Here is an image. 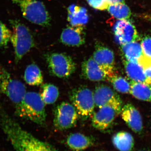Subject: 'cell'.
<instances>
[{"instance_id": "1", "label": "cell", "mask_w": 151, "mask_h": 151, "mask_svg": "<svg viewBox=\"0 0 151 151\" xmlns=\"http://www.w3.org/2000/svg\"><path fill=\"white\" fill-rule=\"evenodd\" d=\"M0 129L10 142L14 151H59L24 129L7 113L1 102Z\"/></svg>"}, {"instance_id": "2", "label": "cell", "mask_w": 151, "mask_h": 151, "mask_svg": "<svg viewBox=\"0 0 151 151\" xmlns=\"http://www.w3.org/2000/svg\"><path fill=\"white\" fill-rule=\"evenodd\" d=\"M45 105L40 94L27 92L21 104L15 109V113L19 117L44 127L46 125Z\"/></svg>"}, {"instance_id": "3", "label": "cell", "mask_w": 151, "mask_h": 151, "mask_svg": "<svg viewBox=\"0 0 151 151\" xmlns=\"http://www.w3.org/2000/svg\"><path fill=\"white\" fill-rule=\"evenodd\" d=\"M12 29L10 42L14 50V60L19 63L35 46L34 40L30 31L17 19L9 20Z\"/></svg>"}, {"instance_id": "4", "label": "cell", "mask_w": 151, "mask_h": 151, "mask_svg": "<svg viewBox=\"0 0 151 151\" xmlns=\"http://www.w3.org/2000/svg\"><path fill=\"white\" fill-rule=\"evenodd\" d=\"M18 6L23 16L29 21L42 27L50 25L51 19L44 4L37 0H12Z\"/></svg>"}, {"instance_id": "5", "label": "cell", "mask_w": 151, "mask_h": 151, "mask_svg": "<svg viewBox=\"0 0 151 151\" xmlns=\"http://www.w3.org/2000/svg\"><path fill=\"white\" fill-rule=\"evenodd\" d=\"M69 97L79 119L86 121L92 116L95 105L93 92L87 86H80L74 88L70 91Z\"/></svg>"}, {"instance_id": "6", "label": "cell", "mask_w": 151, "mask_h": 151, "mask_svg": "<svg viewBox=\"0 0 151 151\" xmlns=\"http://www.w3.org/2000/svg\"><path fill=\"white\" fill-rule=\"evenodd\" d=\"M0 92L5 95L14 106L15 109L21 104L27 93L24 84L12 77L4 68L0 66Z\"/></svg>"}, {"instance_id": "7", "label": "cell", "mask_w": 151, "mask_h": 151, "mask_svg": "<svg viewBox=\"0 0 151 151\" xmlns=\"http://www.w3.org/2000/svg\"><path fill=\"white\" fill-rule=\"evenodd\" d=\"M46 61L51 75L61 78H69L76 70V64L68 55L53 52L47 55Z\"/></svg>"}, {"instance_id": "8", "label": "cell", "mask_w": 151, "mask_h": 151, "mask_svg": "<svg viewBox=\"0 0 151 151\" xmlns=\"http://www.w3.org/2000/svg\"><path fill=\"white\" fill-rule=\"evenodd\" d=\"M53 125L60 131L71 129L75 127L78 118V113L71 103L63 102L54 110Z\"/></svg>"}, {"instance_id": "9", "label": "cell", "mask_w": 151, "mask_h": 151, "mask_svg": "<svg viewBox=\"0 0 151 151\" xmlns=\"http://www.w3.org/2000/svg\"><path fill=\"white\" fill-rule=\"evenodd\" d=\"M117 76L115 70L102 67L92 57L84 60L81 64V76L86 80L93 81H110Z\"/></svg>"}, {"instance_id": "10", "label": "cell", "mask_w": 151, "mask_h": 151, "mask_svg": "<svg viewBox=\"0 0 151 151\" xmlns=\"http://www.w3.org/2000/svg\"><path fill=\"white\" fill-rule=\"evenodd\" d=\"M93 95L95 106L100 108L111 105L119 113H122V102L121 98L109 86L104 85L97 86Z\"/></svg>"}, {"instance_id": "11", "label": "cell", "mask_w": 151, "mask_h": 151, "mask_svg": "<svg viewBox=\"0 0 151 151\" xmlns=\"http://www.w3.org/2000/svg\"><path fill=\"white\" fill-rule=\"evenodd\" d=\"M116 41L119 44L137 42L139 37L136 27L129 20H118L113 27Z\"/></svg>"}, {"instance_id": "12", "label": "cell", "mask_w": 151, "mask_h": 151, "mask_svg": "<svg viewBox=\"0 0 151 151\" xmlns=\"http://www.w3.org/2000/svg\"><path fill=\"white\" fill-rule=\"evenodd\" d=\"M119 114L120 113L111 105H106L100 108L99 111L92 116V126L100 131H106L111 128L116 116Z\"/></svg>"}, {"instance_id": "13", "label": "cell", "mask_w": 151, "mask_h": 151, "mask_svg": "<svg viewBox=\"0 0 151 151\" xmlns=\"http://www.w3.org/2000/svg\"><path fill=\"white\" fill-rule=\"evenodd\" d=\"M61 43L70 47H78L86 41V32L84 25H70L63 30L60 35Z\"/></svg>"}, {"instance_id": "14", "label": "cell", "mask_w": 151, "mask_h": 151, "mask_svg": "<svg viewBox=\"0 0 151 151\" xmlns=\"http://www.w3.org/2000/svg\"><path fill=\"white\" fill-rule=\"evenodd\" d=\"M92 57L102 67L108 70H115L114 52L102 44L98 42L95 43V49Z\"/></svg>"}, {"instance_id": "15", "label": "cell", "mask_w": 151, "mask_h": 151, "mask_svg": "<svg viewBox=\"0 0 151 151\" xmlns=\"http://www.w3.org/2000/svg\"><path fill=\"white\" fill-rule=\"evenodd\" d=\"M122 119L129 127L135 133H140L143 129L142 117L139 111L134 105L127 104L122 111Z\"/></svg>"}, {"instance_id": "16", "label": "cell", "mask_w": 151, "mask_h": 151, "mask_svg": "<svg viewBox=\"0 0 151 151\" xmlns=\"http://www.w3.org/2000/svg\"><path fill=\"white\" fill-rule=\"evenodd\" d=\"M94 138L79 133L70 134L66 140L68 147L74 151H83L94 145Z\"/></svg>"}, {"instance_id": "17", "label": "cell", "mask_w": 151, "mask_h": 151, "mask_svg": "<svg viewBox=\"0 0 151 151\" xmlns=\"http://www.w3.org/2000/svg\"><path fill=\"white\" fill-rule=\"evenodd\" d=\"M124 64L127 75L132 81L151 85V81L147 78L142 67L139 63L124 60Z\"/></svg>"}, {"instance_id": "18", "label": "cell", "mask_w": 151, "mask_h": 151, "mask_svg": "<svg viewBox=\"0 0 151 151\" xmlns=\"http://www.w3.org/2000/svg\"><path fill=\"white\" fill-rule=\"evenodd\" d=\"M112 142L113 145L120 151H133L134 140L132 134L129 132H118L113 136Z\"/></svg>"}, {"instance_id": "19", "label": "cell", "mask_w": 151, "mask_h": 151, "mask_svg": "<svg viewBox=\"0 0 151 151\" xmlns=\"http://www.w3.org/2000/svg\"><path fill=\"white\" fill-rule=\"evenodd\" d=\"M68 20L71 25H84L88 21L87 11L84 8L73 5L68 7Z\"/></svg>"}, {"instance_id": "20", "label": "cell", "mask_w": 151, "mask_h": 151, "mask_svg": "<svg viewBox=\"0 0 151 151\" xmlns=\"http://www.w3.org/2000/svg\"><path fill=\"white\" fill-rule=\"evenodd\" d=\"M24 78L26 83L30 86H38L43 84V77L41 70L35 63L27 65L25 70Z\"/></svg>"}, {"instance_id": "21", "label": "cell", "mask_w": 151, "mask_h": 151, "mask_svg": "<svg viewBox=\"0 0 151 151\" xmlns=\"http://www.w3.org/2000/svg\"><path fill=\"white\" fill-rule=\"evenodd\" d=\"M121 50L125 60L137 62L143 55L141 45L137 42H133L121 45Z\"/></svg>"}, {"instance_id": "22", "label": "cell", "mask_w": 151, "mask_h": 151, "mask_svg": "<svg viewBox=\"0 0 151 151\" xmlns=\"http://www.w3.org/2000/svg\"><path fill=\"white\" fill-rule=\"evenodd\" d=\"M130 93L139 100L151 102V85L142 82L131 81Z\"/></svg>"}, {"instance_id": "23", "label": "cell", "mask_w": 151, "mask_h": 151, "mask_svg": "<svg viewBox=\"0 0 151 151\" xmlns=\"http://www.w3.org/2000/svg\"><path fill=\"white\" fill-rule=\"evenodd\" d=\"M40 94L45 104L51 105L55 103L58 99L59 89L54 84L45 83L42 85Z\"/></svg>"}, {"instance_id": "24", "label": "cell", "mask_w": 151, "mask_h": 151, "mask_svg": "<svg viewBox=\"0 0 151 151\" xmlns=\"http://www.w3.org/2000/svg\"><path fill=\"white\" fill-rule=\"evenodd\" d=\"M107 10L112 16L118 20H129L132 15L131 10L125 2L111 4Z\"/></svg>"}, {"instance_id": "25", "label": "cell", "mask_w": 151, "mask_h": 151, "mask_svg": "<svg viewBox=\"0 0 151 151\" xmlns=\"http://www.w3.org/2000/svg\"><path fill=\"white\" fill-rule=\"evenodd\" d=\"M111 81L113 87L118 92L122 93L130 92L131 84L123 77L116 76L111 79Z\"/></svg>"}, {"instance_id": "26", "label": "cell", "mask_w": 151, "mask_h": 151, "mask_svg": "<svg viewBox=\"0 0 151 151\" xmlns=\"http://www.w3.org/2000/svg\"><path fill=\"white\" fill-rule=\"evenodd\" d=\"M12 32L0 20V47H5L10 42Z\"/></svg>"}, {"instance_id": "27", "label": "cell", "mask_w": 151, "mask_h": 151, "mask_svg": "<svg viewBox=\"0 0 151 151\" xmlns=\"http://www.w3.org/2000/svg\"><path fill=\"white\" fill-rule=\"evenodd\" d=\"M143 69L147 78L151 81V58L143 55L138 60Z\"/></svg>"}, {"instance_id": "28", "label": "cell", "mask_w": 151, "mask_h": 151, "mask_svg": "<svg viewBox=\"0 0 151 151\" xmlns=\"http://www.w3.org/2000/svg\"><path fill=\"white\" fill-rule=\"evenodd\" d=\"M88 4L95 9L105 11L110 5L108 0H86Z\"/></svg>"}, {"instance_id": "29", "label": "cell", "mask_w": 151, "mask_h": 151, "mask_svg": "<svg viewBox=\"0 0 151 151\" xmlns=\"http://www.w3.org/2000/svg\"><path fill=\"white\" fill-rule=\"evenodd\" d=\"M143 55L151 58V37H146L141 42Z\"/></svg>"}, {"instance_id": "30", "label": "cell", "mask_w": 151, "mask_h": 151, "mask_svg": "<svg viewBox=\"0 0 151 151\" xmlns=\"http://www.w3.org/2000/svg\"><path fill=\"white\" fill-rule=\"evenodd\" d=\"M139 17L151 23V14H141L139 15Z\"/></svg>"}, {"instance_id": "31", "label": "cell", "mask_w": 151, "mask_h": 151, "mask_svg": "<svg viewBox=\"0 0 151 151\" xmlns=\"http://www.w3.org/2000/svg\"><path fill=\"white\" fill-rule=\"evenodd\" d=\"M108 1L110 3V4H117V3L125 2L124 0H108Z\"/></svg>"}, {"instance_id": "32", "label": "cell", "mask_w": 151, "mask_h": 151, "mask_svg": "<svg viewBox=\"0 0 151 151\" xmlns=\"http://www.w3.org/2000/svg\"><path fill=\"white\" fill-rule=\"evenodd\" d=\"M146 151V150H141V151Z\"/></svg>"}, {"instance_id": "33", "label": "cell", "mask_w": 151, "mask_h": 151, "mask_svg": "<svg viewBox=\"0 0 151 151\" xmlns=\"http://www.w3.org/2000/svg\"></svg>"}]
</instances>
